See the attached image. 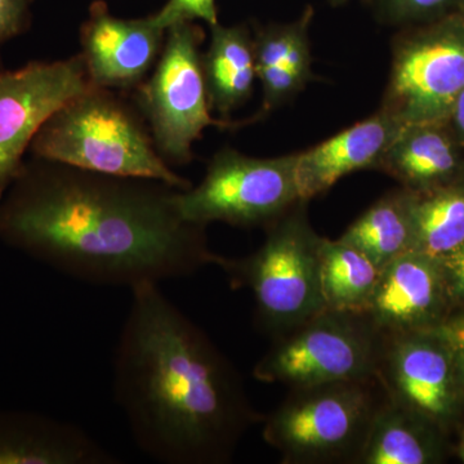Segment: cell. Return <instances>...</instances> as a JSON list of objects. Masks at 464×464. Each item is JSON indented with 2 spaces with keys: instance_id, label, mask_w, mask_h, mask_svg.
Masks as SVG:
<instances>
[{
  "instance_id": "obj_30",
  "label": "cell",
  "mask_w": 464,
  "mask_h": 464,
  "mask_svg": "<svg viewBox=\"0 0 464 464\" xmlns=\"http://www.w3.org/2000/svg\"><path fill=\"white\" fill-rule=\"evenodd\" d=\"M329 2H331L332 5L338 7V5H346V3L351 2V0H329Z\"/></svg>"
},
{
  "instance_id": "obj_12",
  "label": "cell",
  "mask_w": 464,
  "mask_h": 464,
  "mask_svg": "<svg viewBox=\"0 0 464 464\" xmlns=\"http://www.w3.org/2000/svg\"><path fill=\"white\" fill-rule=\"evenodd\" d=\"M166 35L150 16L124 20L112 16L102 0L92 3L81 27V54L92 83L133 92L158 63Z\"/></svg>"
},
{
  "instance_id": "obj_23",
  "label": "cell",
  "mask_w": 464,
  "mask_h": 464,
  "mask_svg": "<svg viewBox=\"0 0 464 464\" xmlns=\"http://www.w3.org/2000/svg\"><path fill=\"white\" fill-rule=\"evenodd\" d=\"M450 9L464 12V0H378V16L390 25L447 14Z\"/></svg>"
},
{
  "instance_id": "obj_17",
  "label": "cell",
  "mask_w": 464,
  "mask_h": 464,
  "mask_svg": "<svg viewBox=\"0 0 464 464\" xmlns=\"http://www.w3.org/2000/svg\"><path fill=\"white\" fill-rule=\"evenodd\" d=\"M209 48L201 56L208 102L222 118L252 97L256 75L253 33L246 25L210 27Z\"/></svg>"
},
{
  "instance_id": "obj_4",
  "label": "cell",
  "mask_w": 464,
  "mask_h": 464,
  "mask_svg": "<svg viewBox=\"0 0 464 464\" xmlns=\"http://www.w3.org/2000/svg\"><path fill=\"white\" fill-rule=\"evenodd\" d=\"M298 201L266 227L264 244L248 257H221L219 267L234 288H248L255 298L256 324L273 338L325 310L320 284L323 237Z\"/></svg>"
},
{
  "instance_id": "obj_25",
  "label": "cell",
  "mask_w": 464,
  "mask_h": 464,
  "mask_svg": "<svg viewBox=\"0 0 464 464\" xmlns=\"http://www.w3.org/2000/svg\"><path fill=\"white\" fill-rule=\"evenodd\" d=\"M33 0H0V44L26 32Z\"/></svg>"
},
{
  "instance_id": "obj_19",
  "label": "cell",
  "mask_w": 464,
  "mask_h": 464,
  "mask_svg": "<svg viewBox=\"0 0 464 464\" xmlns=\"http://www.w3.org/2000/svg\"><path fill=\"white\" fill-rule=\"evenodd\" d=\"M413 192L393 191L384 195L344 231L340 240L350 244L384 267L404 253L413 252Z\"/></svg>"
},
{
  "instance_id": "obj_2",
  "label": "cell",
  "mask_w": 464,
  "mask_h": 464,
  "mask_svg": "<svg viewBox=\"0 0 464 464\" xmlns=\"http://www.w3.org/2000/svg\"><path fill=\"white\" fill-rule=\"evenodd\" d=\"M130 292L112 391L133 441L159 463H230L241 439L265 420L239 371L159 284Z\"/></svg>"
},
{
  "instance_id": "obj_1",
  "label": "cell",
  "mask_w": 464,
  "mask_h": 464,
  "mask_svg": "<svg viewBox=\"0 0 464 464\" xmlns=\"http://www.w3.org/2000/svg\"><path fill=\"white\" fill-rule=\"evenodd\" d=\"M179 188L34 158L0 200V240L79 282L132 289L218 264Z\"/></svg>"
},
{
  "instance_id": "obj_13",
  "label": "cell",
  "mask_w": 464,
  "mask_h": 464,
  "mask_svg": "<svg viewBox=\"0 0 464 464\" xmlns=\"http://www.w3.org/2000/svg\"><path fill=\"white\" fill-rule=\"evenodd\" d=\"M450 304L438 259L408 252L381 270L365 315L383 335L429 331Z\"/></svg>"
},
{
  "instance_id": "obj_7",
  "label": "cell",
  "mask_w": 464,
  "mask_h": 464,
  "mask_svg": "<svg viewBox=\"0 0 464 464\" xmlns=\"http://www.w3.org/2000/svg\"><path fill=\"white\" fill-rule=\"evenodd\" d=\"M203 42L204 32L198 24L170 26L152 75L132 92L155 148L169 166L190 163L192 145L206 128L234 127L212 118L201 63Z\"/></svg>"
},
{
  "instance_id": "obj_20",
  "label": "cell",
  "mask_w": 464,
  "mask_h": 464,
  "mask_svg": "<svg viewBox=\"0 0 464 464\" xmlns=\"http://www.w3.org/2000/svg\"><path fill=\"white\" fill-rule=\"evenodd\" d=\"M380 274L381 268L350 244L323 237L320 284L325 310L365 315Z\"/></svg>"
},
{
  "instance_id": "obj_9",
  "label": "cell",
  "mask_w": 464,
  "mask_h": 464,
  "mask_svg": "<svg viewBox=\"0 0 464 464\" xmlns=\"http://www.w3.org/2000/svg\"><path fill=\"white\" fill-rule=\"evenodd\" d=\"M464 90V18L393 41L381 109L401 127L439 123Z\"/></svg>"
},
{
  "instance_id": "obj_24",
  "label": "cell",
  "mask_w": 464,
  "mask_h": 464,
  "mask_svg": "<svg viewBox=\"0 0 464 464\" xmlns=\"http://www.w3.org/2000/svg\"><path fill=\"white\" fill-rule=\"evenodd\" d=\"M150 18L163 30L195 21H204L210 27L219 23L216 0H168L157 14H150Z\"/></svg>"
},
{
  "instance_id": "obj_18",
  "label": "cell",
  "mask_w": 464,
  "mask_h": 464,
  "mask_svg": "<svg viewBox=\"0 0 464 464\" xmlns=\"http://www.w3.org/2000/svg\"><path fill=\"white\" fill-rule=\"evenodd\" d=\"M435 424L401 405L384 400L374 415L356 464H427L439 449Z\"/></svg>"
},
{
  "instance_id": "obj_27",
  "label": "cell",
  "mask_w": 464,
  "mask_h": 464,
  "mask_svg": "<svg viewBox=\"0 0 464 464\" xmlns=\"http://www.w3.org/2000/svg\"><path fill=\"white\" fill-rule=\"evenodd\" d=\"M436 332L442 338L456 356L458 364L464 374V314L447 316L436 326Z\"/></svg>"
},
{
  "instance_id": "obj_29",
  "label": "cell",
  "mask_w": 464,
  "mask_h": 464,
  "mask_svg": "<svg viewBox=\"0 0 464 464\" xmlns=\"http://www.w3.org/2000/svg\"><path fill=\"white\" fill-rule=\"evenodd\" d=\"M458 454H459V458L460 459H462V462L464 463V429L462 431V435H460L459 447H458Z\"/></svg>"
},
{
  "instance_id": "obj_16",
  "label": "cell",
  "mask_w": 464,
  "mask_h": 464,
  "mask_svg": "<svg viewBox=\"0 0 464 464\" xmlns=\"http://www.w3.org/2000/svg\"><path fill=\"white\" fill-rule=\"evenodd\" d=\"M433 127L435 123L402 127L377 170L398 179L409 191L427 192L448 186L460 160L453 141Z\"/></svg>"
},
{
  "instance_id": "obj_21",
  "label": "cell",
  "mask_w": 464,
  "mask_h": 464,
  "mask_svg": "<svg viewBox=\"0 0 464 464\" xmlns=\"http://www.w3.org/2000/svg\"><path fill=\"white\" fill-rule=\"evenodd\" d=\"M411 213L415 252L440 259L464 243L462 186L413 192Z\"/></svg>"
},
{
  "instance_id": "obj_22",
  "label": "cell",
  "mask_w": 464,
  "mask_h": 464,
  "mask_svg": "<svg viewBox=\"0 0 464 464\" xmlns=\"http://www.w3.org/2000/svg\"><path fill=\"white\" fill-rule=\"evenodd\" d=\"M314 8L307 5L304 14L290 24L258 27L253 33L256 72L271 67H285L304 83L313 78L310 27Z\"/></svg>"
},
{
  "instance_id": "obj_10",
  "label": "cell",
  "mask_w": 464,
  "mask_h": 464,
  "mask_svg": "<svg viewBox=\"0 0 464 464\" xmlns=\"http://www.w3.org/2000/svg\"><path fill=\"white\" fill-rule=\"evenodd\" d=\"M93 85L81 53L0 72V200L23 170L24 154L45 121Z\"/></svg>"
},
{
  "instance_id": "obj_8",
  "label": "cell",
  "mask_w": 464,
  "mask_h": 464,
  "mask_svg": "<svg viewBox=\"0 0 464 464\" xmlns=\"http://www.w3.org/2000/svg\"><path fill=\"white\" fill-rule=\"evenodd\" d=\"M295 164L297 154L255 158L221 150L208 164L203 181L179 192V212L201 226L267 227L301 201Z\"/></svg>"
},
{
  "instance_id": "obj_28",
  "label": "cell",
  "mask_w": 464,
  "mask_h": 464,
  "mask_svg": "<svg viewBox=\"0 0 464 464\" xmlns=\"http://www.w3.org/2000/svg\"><path fill=\"white\" fill-rule=\"evenodd\" d=\"M449 116L453 121L454 130L464 139V90L457 97L456 102L451 106Z\"/></svg>"
},
{
  "instance_id": "obj_14",
  "label": "cell",
  "mask_w": 464,
  "mask_h": 464,
  "mask_svg": "<svg viewBox=\"0 0 464 464\" xmlns=\"http://www.w3.org/2000/svg\"><path fill=\"white\" fill-rule=\"evenodd\" d=\"M401 128L398 121L380 109L326 141L298 152L295 173L301 200L310 201L324 194L347 174L378 169Z\"/></svg>"
},
{
  "instance_id": "obj_5",
  "label": "cell",
  "mask_w": 464,
  "mask_h": 464,
  "mask_svg": "<svg viewBox=\"0 0 464 464\" xmlns=\"http://www.w3.org/2000/svg\"><path fill=\"white\" fill-rule=\"evenodd\" d=\"M386 399L378 377L292 389L265 417L262 436L285 464H356Z\"/></svg>"
},
{
  "instance_id": "obj_15",
  "label": "cell",
  "mask_w": 464,
  "mask_h": 464,
  "mask_svg": "<svg viewBox=\"0 0 464 464\" xmlns=\"http://www.w3.org/2000/svg\"><path fill=\"white\" fill-rule=\"evenodd\" d=\"M114 454L74 423L0 411V464H115Z\"/></svg>"
},
{
  "instance_id": "obj_26",
  "label": "cell",
  "mask_w": 464,
  "mask_h": 464,
  "mask_svg": "<svg viewBox=\"0 0 464 464\" xmlns=\"http://www.w3.org/2000/svg\"><path fill=\"white\" fill-rule=\"evenodd\" d=\"M438 262L450 304L464 302V243Z\"/></svg>"
},
{
  "instance_id": "obj_11",
  "label": "cell",
  "mask_w": 464,
  "mask_h": 464,
  "mask_svg": "<svg viewBox=\"0 0 464 464\" xmlns=\"http://www.w3.org/2000/svg\"><path fill=\"white\" fill-rule=\"evenodd\" d=\"M378 378L391 401L435 426L459 411L464 374L435 329L384 335Z\"/></svg>"
},
{
  "instance_id": "obj_6",
  "label": "cell",
  "mask_w": 464,
  "mask_h": 464,
  "mask_svg": "<svg viewBox=\"0 0 464 464\" xmlns=\"http://www.w3.org/2000/svg\"><path fill=\"white\" fill-rule=\"evenodd\" d=\"M384 335L366 315L324 310L273 346L253 369L255 380L292 389L378 377Z\"/></svg>"
},
{
  "instance_id": "obj_3",
  "label": "cell",
  "mask_w": 464,
  "mask_h": 464,
  "mask_svg": "<svg viewBox=\"0 0 464 464\" xmlns=\"http://www.w3.org/2000/svg\"><path fill=\"white\" fill-rule=\"evenodd\" d=\"M30 148L34 158L92 172L158 179L179 190L192 188L160 157L133 101L97 85L54 111Z\"/></svg>"
}]
</instances>
